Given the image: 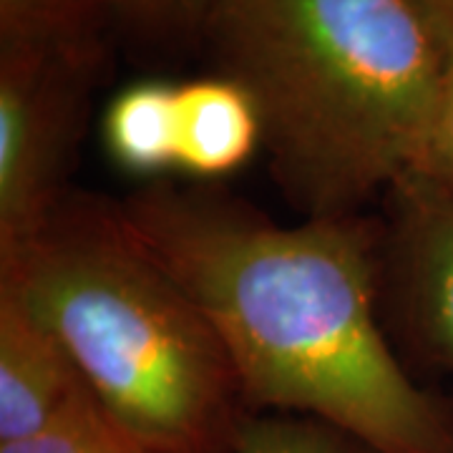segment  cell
I'll return each mask as SVG.
<instances>
[{"mask_svg":"<svg viewBox=\"0 0 453 453\" xmlns=\"http://www.w3.org/2000/svg\"><path fill=\"white\" fill-rule=\"evenodd\" d=\"M113 162L134 174L177 169V86L142 81L124 88L104 116Z\"/></svg>","mask_w":453,"mask_h":453,"instance_id":"obj_8","label":"cell"},{"mask_svg":"<svg viewBox=\"0 0 453 453\" xmlns=\"http://www.w3.org/2000/svg\"><path fill=\"white\" fill-rule=\"evenodd\" d=\"M202 23L308 219L357 217L411 172L449 68L411 0H210Z\"/></svg>","mask_w":453,"mask_h":453,"instance_id":"obj_2","label":"cell"},{"mask_svg":"<svg viewBox=\"0 0 453 453\" xmlns=\"http://www.w3.org/2000/svg\"><path fill=\"white\" fill-rule=\"evenodd\" d=\"M418 11L446 61H453V0H411Z\"/></svg>","mask_w":453,"mask_h":453,"instance_id":"obj_14","label":"cell"},{"mask_svg":"<svg viewBox=\"0 0 453 453\" xmlns=\"http://www.w3.org/2000/svg\"><path fill=\"white\" fill-rule=\"evenodd\" d=\"M0 288L73 357L98 405L159 453H234L237 375L202 312L142 250L119 210L61 202L0 257Z\"/></svg>","mask_w":453,"mask_h":453,"instance_id":"obj_3","label":"cell"},{"mask_svg":"<svg viewBox=\"0 0 453 453\" xmlns=\"http://www.w3.org/2000/svg\"><path fill=\"white\" fill-rule=\"evenodd\" d=\"M411 174H418L453 196V61L443 73L436 106Z\"/></svg>","mask_w":453,"mask_h":453,"instance_id":"obj_12","label":"cell"},{"mask_svg":"<svg viewBox=\"0 0 453 453\" xmlns=\"http://www.w3.org/2000/svg\"><path fill=\"white\" fill-rule=\"evenodd\" d=\"M53 50H0V257L38 234L64 202L61 172L73 127L71 73Z\"/></svg>","mask_w":453,"mask_h":453,"instance_id":"obj_4","label":"cell"},{"mask_svg":"<svg viewBox=\"0 0 453 453\" xmlns=\"http://www.w3.org/2000/svg\"><path fill=\"white\" fill-rule=\"evenodd\" d=\"M265 142L252 96L226 76L177 86V169L219 179L250 162Z\"/></svg>","mask_w":453,"mask_h":453,"instance_id":"obj_7","label":"cell"},{"mask_svg":"<svg viewBox=\"0 0 453 453\" xmlns=\"http://www.w3.org/2000/svg\"><path fill=\"white\" fill-rule=\"evenodd\" d=\"M116 0H0L3 43H23L81 61L86 35Z\"/></svg>","mask_w":453,"mask_h":453,"instance_id":"obj_9","label":"cell"},{"mask_svg":"<svg viewBox=\"0 0 453 453\" xmlns=\"http://www.w3.org/2000/svg\"><path fill=\"white\" fill-rule=\"evenodd\" d=\"M0 453H159L129 434L96 398L71 411L50 428L23 441L0 443Z\"/></svg>","mask_w":453,"mask_h":453,"instance_id":"obj_10","label":"cell"},{"mask_svg":"<svg viewBox=\"0 0 453 453\" xmlns=\"http://www.w3.org/2000/svg\"><path fill=\"white\" fill-rule=\"evenodd\" d=\"M217 335L244 405L310 416L378 453H453V416L393 356L357 217L277 225L207 192L157 187L116 207Z\"/></svg>","mask_w":453,"mask_h":453,"instance_id":"obj_1","label":"cell"},{"mask_svg":"<svg viewBox=\"0 0 453 453\" xmlns=\"http://www.w3.org/2000/svg\"><path fill=\"white\" fill-rule=\"evenodd\" d=\"M91 398L58 338L0 288V443L35 436Z\"/></svg>","mask_w":453,"mask_h":453,"instance_id":"obj_6","label":"cell"},{"mask_svg":"<svg viewBox=\"0 0 453 453\" xmlns=\"http://www.w3.org/2000/svg\"><path fill=\"white\" fill-rule=\"evenodd\" d=\"M234 453H378L356 436L310 416H247Z\"/></svg>","mask_w":453,"mask_h":453,"instance_id":"obj_11","label":"cell"},{"mask_svg":"<svg viewBox=\"0 0 453 453\" xmlns=\"http://www.w3.org/2000/svg\"><path fill=\"white\" fill-rule=\"evenodd\" d=\"M393 199L390 265L426 350L453 368V196L405 172Z\"/></svg>","mask_w":453,"mask_h":453,"instance_id":"obj_5","label":"cell"},{"mask_svg":"<svg viewBox=\"0 0 453 453\" xmlns=\"http://www.w3.org/2000/svg\"><path fill=\"white\" fill-rule=\"evenodd\" d=\"M210 0H116L131 16L146 23L179 26V23H202Z\"/></svg>","mask_w":453,"mask_h":453,"instance_id":"obj_13","label":"cell"}]
</instances>
